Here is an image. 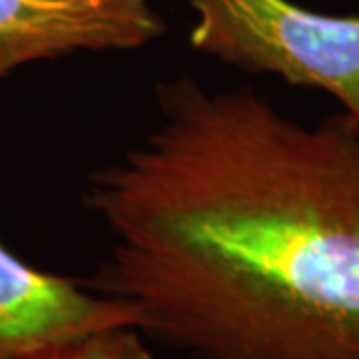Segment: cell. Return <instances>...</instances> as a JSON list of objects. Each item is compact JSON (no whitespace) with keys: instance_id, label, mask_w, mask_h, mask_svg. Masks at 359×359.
Segmentation results:
<instances>
[{"instance_id":"6da1fadb","label":"cell","mask_w":359,"mask_h":359,"mask_svg":"<svg viewBox=\"0 0 359 359\" xmlns=\"http://www.w3.org/2000/svg\"><path fill=\"white\" fill-rule=\"evenodd\" d=\"M150 130L94 170L106 231L84 287L186 359H359V132L252 88L156 84Z\"/></svg>"},{"instance_id":"7a4b0ae2","label":"cell","mask_w":359,"mask_h":359,"mask_svg":"<svg viewBox=\"0 0 359 359\" xmlns=\"http://www.w3.org/2000/svg\"><path fill=\"white\" fill-rule=\"evenodd\" d=\"M196 50L248 74L318 88L359 132V16L306 11L290 0H188Z\"/></svg>"},{"instance_id":"3957f363","label":"cell","mask_w":359,"mask_h":359,"mask_svg":"<svg viewBox=\"0 0 359 359\" xmlns=\"http://www.w3.org/2000/svg\"><path fill=\"white\" fill-rule=\"evenodd\" d=\"M164 30L150 0H0V80L36 60L134 50Z\"/></svg>"},{"instance_id":"277c9868","label":"cell","mask_w":359,"mask_h":359,"mask_svg":"<svg viewBox=\"0 0 359 359\" xmlns=\"http://www.w3.org/2000/svg\"><path fill=\"white\" fill-rule=\"evenodd\" d=\"M124 299L84 287L80 280L42 271L0 242V353L65 341L110 327H134Z\"/></svg>"},{"instance_id":"5b68a950","label":"cell","mask_w":359,"mask_h":359,"mask_svg":"<svg viewBox=\"0 0 359 359\" xmlns=\"http://www.w3.org/2000/svg\"><path fill=\"white\" fill-rule=\"evenodd\" d=\"M148 351L134 327H110L46 346L0 353V359H138Z\"/></svg>"},{"instance_id":"8992f818","label":"cell","mask_w":359,"mask_h":359,"mask_svg":"<svg viewBox=\"0 0 359 359\" xmlns=\"http://www.w3.org/2000/svg\"><path fill=\"white\" fill-rule=\"evenodd\" d=\"M138 359H154V358L150 355V351H144V353H142V355Z\"/></svg>"}]
</instances>
